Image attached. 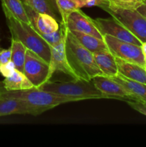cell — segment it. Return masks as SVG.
I'll use <instances>...</instances> for the list:
<instances>
[{
    "label": "cell",
    "instance_id": "28",
    "mask_svg": "<svg viewBox=\"0 0 146 147\" xmlns=\"http://www.w3.org/2000/svg\"><path fill=\"white\" fill-rule=\"evenodd\" d=\"M11 47L9 49H4L0 47V65L5 64L11 60Z\"/></svg>",
    "mask_w": 146,
    "mask_h": 147
},
{
    "label": "cell",
    "instance_id": "5",
    "mask_svg": "<svg viewBox=\"0 0 146 147\" xmlns=\"http://www.w3.org/2000/svg\"><path fill=\"white\" fill-rule=\"evenodd\" d=\"M102 9L107 11L112 17L121 23L132 34H134L142 43L146 42V17L137 9L107 7Z\"/></svg>",
    "mask_w": 146,
    "mask_h": 147
},
{
    "label": "cell",
    "instance_id": "1",
    "mask_svg": "<svg viewBox=\"0 0 146 147\" xmlns=\"http://www.w3.org/2000/svg\"><path fill=\"white\" fill-rule=\"evenodd\" d=\"M65 53L71 68L80 79L91 81L104 76L94 60L93 53L82 45L68 28L65 31Z\"/></svg>",
    "mask_w": 146,
    "mask_h": 147
},
{
    "label": "cell",
    "instance_id": "14",
    "mask_svg": "<svg viewBox=\"0 0 146 147\" xmlns=\"http://www.w3.org/2000/svg\"><path fill=\"white\" fill-rule=\"evenodd\" d=\"M118 73L124 77L146 84V70L143 66L115 57Z\"/></svg>",
    "mask_w": 146,
    "mask_h": 147
},
{
    "label": "cell",
    "instance_id": "15",
    "mask_svg": "<svg viewBox=\"0 0 146 147\" xmlns=\"http://www.w3.org/2000/svg\"><path fill=\"white\" fill-rule=\"evenodd\" d=\"M94 60L104 76L114 77L118 74L115 57L109 50L96 52L93 53Z\"/></svg>",
    "mask_w": 146,
    "mask_h": 147
},
{
    "label": "cell",
    "instance_id": "18",
    "mask_svg": "<svg viewBox=\"0 0 146 147\" xmlns=\"http://www.w3.org/2000/svg\"><path fill=\"white\" fill-rule=\"evenodd\" d=\"M24 4L28 6L34 11L40 13L50 14L57 20L60 24L61 23L59 11L57 10L54 0H21Z\"/></svg>",
    "mask_w": 146,
    "mask_h": 147
},
{
    "label": "cell",
    "instance_id": "16",
    "mask_svg": "<svg viewBox=\"0 0 146 147\" xmlns=\"http://www.w3.org/2000/svg\"><path fill=\"white\" fill-rule=\"evenodd\" d=\"M110 78L123 86L133 96L135 100L146 102V84L127 78L120 73Z\"/></svg>",
    "mask_w": 146,
    "mask_h": 147
},
{
    "label": "cell",
    "instance_id": "12",
    "mask_svg": "<svg viewBox=\"0 0 146 147\" xmlns=\"http://www.w3.org/2000/svg\"><path fill=\"white\" fill-rule=\"evenodd\" d=\"M67 27L70 30L91 34L100 39L103 36L90 20V17L84 14L80 9L73 11L68 17Z\"/></svg>",
    "mask_w": 146,
    "mask_h": 147
},
{
    "label": "cell",
    "instance_id": "30",
    "mask_svg": "<svg viewBox=\"0 0 146 147\" xmlns=\"http://www.w3.org/2000/svg\"><path fill=\"white\" fill-rule=\"evenodd\" d=\"M141 47H142V50H143V54H144L145 58V60H146V42H143V44H142Z\"/></svg>",
    "mask_w": 146,
    "mask_h": 147
},
{
    "label": "cell",
    "instance_id": "33",
    "mask_svg": "<svg viewBox=\"0 0 146 147\" xmlns=\"http://www.w3.org/2000/svg\"><path fill=\"white\" fill-rule=\"evenodd\" d=\"M140 1H143V0H140Z\"/></svg>",
    "mask_w": 146,
    "mask_h": 147
},
{
    "label": "cell",
    "instance_id": "11",
    "mask_svg": "<svg viewBox=\"0 0 146 147\" xmlns=\"http://www.w3.org/2000/svg\"><path fill=\"white\" fill-rule=\"evenodd\" d=\"M24 7L31 25L38 33L49 34L60 29V24L50 14L37 12L25 4Z\"/></svg>",
    "mask_w": 146,
    "mask_h": 147
},
{
    "label": "cell",
    "instance_id": "32",
    "mask_svg": "<svg viewBox=\"0 0 146 147\" xmlns=\"http://www.w3.org/2000/svg\"><path fill=\"white\" fill-rule=\"evenodd\" d=\"M144 67H145V70H146V62H145V64Z\"/></svg>",
    "mask_w": 146,
    "mask_h": 147
},
{
    "label": "cell",
    "instance_id": "29",
    "mask_svg": "<svg viewBox=\"0 0 146 147\" xmlns=\"http://www.w3.org/2000/svg\"><path fill=\"white\" fill-rule=\"evenodd\" d=\"M137 11L140 13L141 14H143L145 17H146V4L143 3L140 6H139L137 9Z\"/></svg>",
    "mask_w": 146,
    "mask_h": 147
},
{
    "label": "cell",
    "instance_id": "25",
    "mask_svg": "<svg viewBox=\"0 0 146 147\" xmlns=\"http://www.w3.org/2000/svg\"><path fill=\"white\" fill-rule=\"evenodd\" d=\"M127 103L132 109L146 116V102L140 100H127Z\"/></svg>",
    "mask_w": 146,
    "mask_h": 147
},
{
    "label": "cell",
    "instance_id": "3",
    "mask_svg": "<svg viewBox=\"0 0 146 147\" xmlns=\"http://www.w3.org/2000/svg\"><path fill=\"white\" fill-rule=\"evenodd\" d=\"M1 98H16L23 100L34 108L40 114L59 105L80 100L78 98L64 97L37 88L24 90H7L3 88L0 81V99Z\"/></svg>",
    "mask_w": 146,
    "mask_h": 147
},
{
    "label": "cell",
    "instance_id": "7",
    "mask_svg": "<svg viewBox=\"0 0 146 147\" xmlns=\"http://www.w3.org/2000/svg\"><path fill=\"white\" fill-rule=\"evenodd\" d=\"M49 72V63L27 49L23 73L34 87L40 88L42 85L50 80Z\"/></svg>",
    "mask_w": 146,
    "mask_h": 147
},
{
    "label": "cell",
    "instance_id": "2",
    "mask_svg": "<svg viewBox=\"0 0 146 147\" xmlns=\"http://www.w3.org/2000/svg\"><path fill=\"white\" fill-rule=\"evenodd\" d=\"M2 9L11 32V39L21 42L28 50L50 63L51 49L45 40L31 24L20 21L5 7H2Z\"/></svg>",
    "mask_w": 146,
    "mask_h": 147
},
{
    "label": "cell",
    "instance_id": "21",
    "mask_svg": "<svg viewBox=\"0 0 146 147\" xmlns=\"http://www.w3.org/2000/svg\"><path fill=\"white\" fill-rule=\"evenodd\" d=\"M11 60L14 63L15 68L23 73L27 48L21 42L11 39Z\"/></svg>",
    "mask_w": 146,
    "mask_h": 147
},
{
    "label": "cell",
    "instance_id": "27",
    "mask_svg": "<svg viewBox=\"0 0 146 147\" xmlns=\"http://www.w3.org/2000/svg\"><path fill=\"white\" fill-rule=\"evenodd\" d=\"M83 7H99L101 9L104 8L108 4L107 0H82Z\"/></svg>",
    "mask_w": 146,
    "mask_h": 147
},
{
    "label": "cell",
    "instance_id": "20",
    "mask_svg": "<svg viewBox=\"0 0 146 147\" xmlns=\"http://www.w3.org/2000/svg\"><path fill=\"white\" fill-rule=\"evenodd\" d=\"M61 17L60 24L67 27L68 17L73 11L83 7L82 0H54Z\"/></svg>",
    "mask_w": 146,
    "mask_h": 147
},
{
    "label": "cell",
    "instance_id": "13",
    "mask_svg": "<svg viewBox=\"0 0 146 147\" xmlns=\"http://www.w3.org/2000/svg\"><path fill=\"white\" fill-rule=\"evenodd\" d=\"M13 114L38 116L39 112L29 103L16 98L0 99V117Z\"/></svg>",
    "mask_w": 146,
    "mask_h": 147
},
{
    "label": "cell",
    "instance_id": "9",
    "mask_svg": "<svg viewBox=\"0 0 146 147\" xmlns=\"http://www.w3.org/2000/svg\"><path fill=\"white\" fill-rule=\"evenodd\" d=\"M51 57H50V72L49 76L51 78L55 72H61L67 76H70L74 80L80 79L75 74L74 70L71 68L65 53V38L61 43L55 47H50Z\"/></svg>",
    "mask_w": 146,
    "mask_h": 147
},
{
    "label": "cell",
    "instance_id": "19",
    "mask_svg": "<svg viewBox=\"0 0 146 147\" xmlns=\"http://www.w3.org/2000/svg\"><path fill=\"white\" fill-rule=\"evenodd\" d=\"M70 31L77 38V40L80 42V44L87 50H90L91 53H94L96 52L108 50L107 45L105 44L103 39L97 38L94 36L84 32L74 31V30H70Z\"/></svg>",
    "mask_w": 146,
    "mask_h": 147
},
{
    "label": "cell",
    "instance_id": "10",
    "mask_svg": "<svg viewBox=\"0 0 146 147\" xmlns=\"http://www.w3.org/2000/svg\"><path fill=\"white\" fill-rule=\"evenodd\" d=\"M94 86L103 93L113 97V99L124 100H135L133 96L120 83L110 77L104 76H96L92 80Z\"/></svg>",
    "mask_w": 146,
    "mask_h": 147
},
{
    "label": "cell",
    "instance_id": "23",
    "mask_svg": "<svg viewBox=\"0 0 146 147\" xmlns=\"http://www.w3.org/2000/svg\"><path fill=\"white\" fill-rule=\"evenodd\" d=\"M67 27L60 24V27L57 31L54 32L44 34V33H39L41 37L46 41V42L50 47H55L58 45L60 43L64 40L65 38V31Z\"/></svg>",
    "mask_w": 146,
    "mask_h": 147
},
{
    "label": "cell",
    "instance_id": "17",
    "mask_svg": "<svg viewBox=\"0 0 146 147\" xmlns=\"http://www.w3.org/2000/svg\"><path fill=\"white\" fill-rule=\"evenodd\" d=\"M3 88L7 90H24L35 88L24 73L15 69L11 76L1 81Z\"/></svg>",
    "mask_w": 146,
    "mask_h": 147
},
{
    "label": "cell",
    "instance_id": "31",
    "mask_svg": "<svg viewBox=\"0 0 146 147\" xmlns=\"http://www.w3.org/2000/svg\"><path fill=\"white\" fill-rule=\"evenodd\" d=\"M143 3L146 4V0H143Z\"/></svg>",
    "mask_w": 146,
    "mask_h": 147
},
{
    "label": "cell",
    "instance_id": "22",
    "mask_svg": "<svg viewBox=\"0 0 146 147\" xmlns=\"http://www.w3.org/2000/svg\"><path fill=\"white\" fill-rule=\"evenodd\" d=\"M1 6L5 7L20 21L31 24L21 0H1Z\"/></svg>",
    "mask_w": 146,
    "mask_h": 147
},
{
    "label": "cell",
    "instance_id": "8",
    "mask_svg": "<svg viewBox=\"0 0 146 147\" xmlns=\"http://www.w3.org/2000/svg\"><path fill=\"white\" fill-rule=\"evenodd\" d=\"M90 20L102 36L107 34L123 41L128 42L137 45L141 46L143 44L140 40H138L126 27L113 17L96 19L90 17Z\"/></svg>",
    "mask_w": 146,
    "mask_h": 147
},
{
    "label": "cell",
    "instance_id": "26",
    "mask_svg": "<svg viewBox=\"0 0 146 147\" xmlns=\"http://www.w3.org/2000/svg\"><path fill=\"white\" fill-rule=\"evenodd\" d=\"M15 69L16 68L14 63L11 60H10L8 63H5V64L0 65V73L4 78H7L8 76H11L14 73Z\"/></svg>",
    "mask_w": 146,
    "mask_h": 147
},
{
    "label": "cell",
    "instance_id": "4",
    "mask_svg": "<svg viewBox=\"0 0 146 147\" xmlns=\"http://www.w3.org/2000/svg\"><path fill=\"white\" fill-rule=\"evenodd\" d=\"M42 90L69 98H75L80 100L88 99L113 98L97 89L92 81L78 79L67 82H48L40 88Z\"/></svg>",
    "mask_w": 146,
    "mask_h": 147
},
{
    "label": "cell",
    "instance_id": "24",
    "mask_svg": "<svg viewBox=\"0 0 146 147\" xmlns=\"http://www.w3.org/2000/svg\"><path fill=\"white\" fill-rule=\"evenodd\" d=\"M107 6L127 9H137L143 1L140 0H107ZM107 7V6H106Z\"/></svg>",
    "mask_w": 146,
    "mask_h": 147
},
{
    "label": "cell",
    "instance_id": "6",
    "mask_svg": "<svg viewBox=\"0 0 146 147\" xmlns=\"http://www.w3.org/2000/svg\"><path fill=\"white\" fill-rule=\"evenodd\" d=\"M103 40L114 57L145 66L146 60L141 46L123 41L107 34L103 36Z\"/></svg>",
    "mask_w": 146,
    "mask_h": 147
}]
</instances>
